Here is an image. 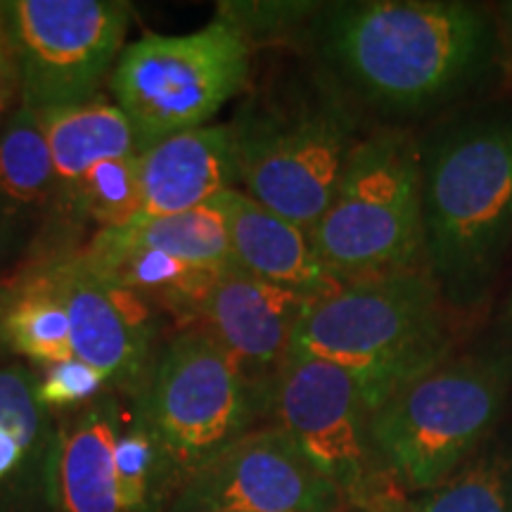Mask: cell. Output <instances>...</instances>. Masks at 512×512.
I'll return each instance as SVG.
<instances>
[{
	"mask_svg": "<svg viewBox=\"0 0 512 512\" xmlns=\"http://www.w3.org/2000/svg\"><path fill=\"white\" fill-rule=\"evenodd\" d=\"M131 245L155 249L185 264L209 271L235 266L228 230L211 204L171 216H140L126 228H114Z\"/></svg>",
	"mask_w": 512,
	"mask_h": 512,
	"instance_id": "7402d4cb",
	"label": "cell"
},
{
	"mask_svg": "<svg viewBox=\"0 0 512 512\" xmlns=\"http://www.w3.org/2000/svg\"><path fill=\"white\" fill-rule=\"evenodd\" d=\"M105 387V375L79 358L43 366V373L36 375V396L46 411H79L86 403L98 399Z\"/></svg>",
	"mask_w": 512,
	"mask_h": 512,
	"instance_id": "484cf974",
	"label": "cell"
},
{
	"mask_svg": "<svg viewBox=\"0 0 512 512\" xmlns=\"http://www.w3.org/2000/svg\"><path fill=\"white\" fill-rule=\"evenodd\" d=\"M252 48L221 19L183 36L145 34L121 50L112 93L140 150L207 126L249 86Z\"/></svg>",
	"mask_w": 512,
	"mask_h": 512,
	"instance_id": "ba28073f",
	"label": "cell"
},
{
	"mask_svg": "<svg viewBox=\"0 0 512 512\" xmlns=\"http://www.w3.org/2000/svg\"><path fill=\"white\" fill-rule=\"evenodd\" d=\"M76 252L95 273L138 294L159 313H169L178 325H192L204 294L221 271L197 268L174 256L131 245L117 230H98Z\"/></svg>",
	"mask_w": 512,
	"mask_h": 512,
	"instance_id": "ac0fdd59",
	"label": "cell"
},
{
	"mask_svg": "<svg viewBox=\"0 0 512 512\" xmlns=\"http://www.w3.org/2000/svg\"><path fill=\"white\" fill-rule=\"evenodd\" d=\"M43 259L67 309L74 358L100 370L110 387L136 401L157 366L159 311L95 273L76 247Z\"/></svg>",
	"mask_w": 512,
	"mask_h": 512,
	"instance_id": "7c38bea8",
	"label": "cell"
},
{
	"mask_svg": "<svg viewBox=\"0 0 512 512\" xmlns=\"http://www.w3.org/2000/svg\"><path fill=\"white\" fill-rule=\"evenodd\" d=\"M320 3L306 0H266V3H228L216 5V19L226 22L245 38L254 50L256 43H280L287 38H302Z\"/></svg>",
	"mask_w": 512,
	"mask_h": 512,
	"instance_id": "d4e9b609",
	"label": "cell"
},
{
	"mask_svg": "<svg viewBox=\"0 0 512 512\" xmlns=\"http://www.w3.org/2000/svg\"><path fill=\"white\" fill-rule=\"evenodd\" d=\"M133 413L155 437L174 498L211 458L271 413V389L242 373L233 356L197 325L169 339Z\"/></svg>",
	"mask_w": 512,
	"mask_h": 512,
	"instance_id": "52a82bcc",
	"label": "cell"
},
{
	"mask_svg": "<svg viewBox=\"0 0 512 512\" xmlns=\"http://www.w3.org/2000/svg\"><path fill=\"white\" fill-rule=\"evenodd\" d=\"M27 456H31L29 446L24 444L17 434L0 427V482L8 475H12Z\"/></svg>",
	"mask_w": 512,
	"mask_h": 512,
	"instance_id": "83f0119b",
	"label": "cell"
},
{
	"mask_svg": "<svg viewBox=\"0 0 512 512\" xmlns=\"http://www.w3.org/2000/svg\"><path fill=\"white\" fill-rule=\"evenodd\" d=\"M309 238L342 287L425 271L418 131L373 128L358 140Z\"/></svg>",
	"mask_w": 512,
	"mask_h": 512,
	"instance_id": "8992f818",
	"label": "cell"
},
{
	"mask_svg": "<svg viewBox=\"0 0 512 512\" xmlns=\"http://www.w3.org/2000/svg\"><path fill=\"white\" fill-rule=\"evenodd\" d=\"M418 155L425 271L451 316H472L512 259V98L427 124Z\"/></svg>",
	"mask_w": 512,
	"mask_h": 512,
	"instance_id": "7a4b0ae2",
	"label": "cell"
},
{
	"mask_svg": "<svg viewBox=\"0 0 512 512\" xmlns=\"http://www.w3.org/2000/svg\"><path fill=\"white\" fill-rule=\"evenodd\" d=\"M138 166L143 216H171L204 207L240 183L228 124H207L159 140L140 152Z\"/></svg>",
	"mask_w": 512,
	"mask_h": 512,
	"instance_id": "2e32d148",
	"label": "cell"
},
{
	"mask_svg": "<svg viewBox=\"0 0 512 512\" xmlns=\"http://www.w3.org/2000/svg\"><path fill=\"white\" fill-rule=\"evenodd\" d=\"M498 24H501V31H503V38H505V48H508L510 64H512V0H510V3L498 5Z\"/></svg>",
	"mask_w": 512,
	"mask_h": 512,
	"instance_id": "f546056e",
	"label": "cell"
},
{
	"mask_svg": "<svg viewBox=\"0 0 512 512\" xmlns=\"http://www.w3.org/2000/svg\"><path fill=\"white\" fill-rule=\"evenodd\" d=\"M166 512H349L285 430L264 425L211 458Z\"/></svg>",
	"mask_w": 512,
	"mask_h": 512,
	"instance_id": "8fae6325",
	"label": "cell"
},
{
	"mask_svg": "<svg viewBox=\"0 0 512 512\" xmlns=\"http://www.w3.org/2000/svg\"><path fill=\"white\" fill-rule=\"evenodd\" d=\"M57 219V183L38 114L19 107L0 126V264L34 247Z\"/></svg>",
	"mask_w": 512,
	"mask_h": 512,
	"instance_id": "e0dca14e",
	"label": "cell"
},
{
	"mask_svg": "<svg viewBox=\"0 0 512 512\" xmlns=\"http://www.w3.org/2000/svg\"><path fill=\"white\" fill-rule=\"evenodd\" d=\"M0 351L38 366L74 358L67 309L43 256L0 283Z\"/></svg>",
	"mask_w": 512,
	"mask_h": 512,
	"instance_id": "d6986e66",
	"label": "cell"
},
{
	"mask_svg": "<svg viewBox=\"0 0 512 512\" xmlns=\"http://www.w3.org/2000/svg\"><path fill=\"white\" fill-rule=\"evenodd\" d=\"M38 124L53 162L57 197L64 195L95 164L136 157L143 152L136 128L121 107L100 95L83 105L41 112Z\"/></svg>",
	"mask_w": 512,
	"mask_h": 512,
	"instance_id": "ffe728a7",
	"label": "cell"
},
{
	"mask_svg": "<svg viewBox=\"0 0 512 512\" xmlns=\"http://www.w3.org/2000/svg\"><path fill=\"white\" fill-rule=\"evenodd\" d=\"M283 67L252 88L228 126L247 195L311 230L370 128L311 57Z\"/></svg>",
	"mask_w": 512,
	"mask_h": 512,
	"instance_id": "3957f363",
	"label": "cell"
},
{
	"mask_svg": "<svg viewBox=\"0 0 512 512\" xmlns=\"http://www.w3.org/2000/svg\"><path fill=\"white\" fill-rule=\"evenodd\" d=\"M453 342L451 311L430 275L415 271L344 285L311 302L290 354L347 370L375 413L389 396L451 356Z\"/></svg>",
	"mask_w": 512,
	"mask_h": 512,
	"instance_id": "5b68a950",
	"label": "cell"
},
{
	"mask_svg": "<svg viewBox=\"0 0 512 512\" xmlns=\"http://www.w3.org/2000/svg\"><path fill=\"white\" fill-rule=\"evenodd\" d=\"M302 41L370 131L491 98L510 67L498 15L465 0L320 3Z\"/></svg>",
	"mask_w": 512,
	"mask_h": 512,
	"instance_id": "6da1fadb",
	"label": "cell"
},
{
	"mask_svg": "<svg viewBox=\"0 0 512 512\" xmlns=\"http://www.w3.org/2000/svg\"><path fill=\"white\" fill-rule=\"evenodd\" d=\"M117 465L119 501L124 512H166L174 491H171L166 467L159 446L143 420L131 411V418L121 422L114 448Z\"/></svg>",
	"mask_w": 512,
	"mask_h": 512,
	"instance_id": "cb8c5ba5",
	"label": "cell"
},
{
	"mask_svg": "<svg viewBox=\"0 0 512 512\" xmlns=\"http://www.w3.org/2000/svg\"><path fill=\"white\" fill-rule=\"evenodd\" d=\"M370 512H512V425H501L446 482L396 496Z\"/></svg>",
	"mask_w": 512,
	"mask_h": 512,
	"instance_id": "44dd1931",
	"label": "cell"
},
{
	"mask_svg": "<svg viewBox=\"0 0 512 512\" xmlns=\"http://www.w3.org/2000/svg\"><path fill=\"white\" fill-rule=\"evenodd\" d=\"M143 216L140 166L136 157L95 164L72 188L57 197V219L93 223L98 230L126 228Z\"/></svg>",
	"mask_w": 512,
	"mask_h": 512,
	"instance_id": "603a6c76",
	"label": "cell"
},
{
	"mask_svg": "<svg viewBox=\"0 0 512 512\" xmlns=\"http://www.w3.org/2000/svg\"><path fill=\"white\" fill-rule=\"evenodd\" d=\"M512 396V351L494 339L389 396L370 420L384 482L396 496H418L446 482L503 425Z\"/></svg>",
	"mask_w": 512,
	"mask_h": 512,
	"instance_id": "277c9868",
	"label": "cell"
},
{
	"mask_svg": "<svg viewBox=\"0 0 512 512\" xmlns=\"http://www.w3.org/2000/svg\"><path fill=\"white\" fill-rule=\"evenodd\" d=\"M268 425L280 427L304 456L342 491L351 512H370L396 498L377 467L370 420L373 408L361 384L335 363L287 356L271 387Z\"/></svg>",
	"mask_w": 512,
	"mask_h": 512,
	"instance_id": "9c48e42d",
	"label": "cell"
},
{
	"mask_svg": "<svg viewBox=\"0 0 512 512\" xmlns=\"http://www.w3.org/2000/svg\"><path fill=\"white\" fill-rule=\"evenodd\" d=\"M491 339L501 344L508 351H512V290L505 297V302L498 309V316L494 320V330H491Z\"/></svg>",
	"mask_w": 512,
	"mask_h": 512,
	"instance_id": "f1b7e54d",
	"label": "cell"
},
{
	"mask_svg": "<svg viewBox=\"0 0 512 512\" xmlns=\"http://www.w3.org/2000/svg\"><path fill=\"white\" fill-rule=\"evenodd\" d=\"M121 422L112 392H102L62 422L46 458V489L55 512H124L114 465Z\"/></svg>",
	"mask_w": 512,
	"mask_h": 512,
	"instance_id": "9a60e30c",
	"label": "cell"
},
{
	"mask_svg": "<svg viewBox=\"0 0 512 512\" xmlns=\"http://www.w3.org/2000/svg\"><path fill=\"white\" fill-rule=\"evenodd\" d=\"M309 306V299L230 266L209 285L192 325L209 332L249 380L271 389Z\"/></svg>",
	"mask_w": 512,
	"mask_h": 512,
	"instance_id": "4fadbf2b",
	"label": "cell"
},
{
	"mask_svg": "<svg viewBox=\"0 0 512 512\" xmlns=\"http://www.w3.org/2000/svg\"><path fill=\"white\" fill-rule=\"evenodd\" d=\"M209 204L226 223L230 252L242 271L309 302L330 297L342 287L318 261L309 230L283 219L245 190L228 188Z\"/></svg>",
	"mask_w": 512,
	"mask_h": 512,
	"instance_id": "5bb4252c",
	"label": "cell"
},
{
	"mask_svg": "<svg viewBox=\"0 0 512 512\" xmlns=\"http://www.w3.org/2000/svg\"><path fill=\"white\" fill-rule=\"evenodd\" d=\"M22 107L41 114L93 100L117 64L131 24L119 0H12Z\"/></svg>",
	"mask_w": 512,
	"mask_h": 512,
	"instance_id": "30bf717a",
	"label": "cell"
},
{
	"mask_svg": "<svg viewBox=\"0 0 512 512\" xmlns=\"http://www.w3.org/2000/svg\"><path fill=\"white\" fill-rule=\"evenodd\" d=\"M22 107V76L15 41H12L10 19L5 3H0V126Z\"/></svg>",
	"mask_w": 512,
	"mask_h": 512,
	"instance_id": "4316f807",
	"label": "cell"
}]
</instances>
